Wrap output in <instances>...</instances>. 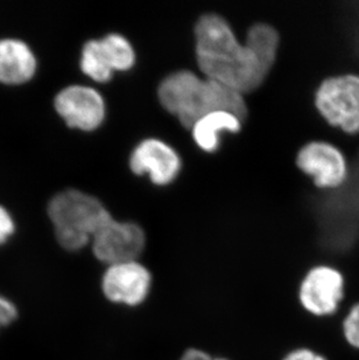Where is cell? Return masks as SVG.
Listing matches in <instances>:
<instances>
[{
  "label": "cell",
  "instance_id": "6da1fadb",
  "mask_svg": "<svg viewBox=\"0 0 359 360\" xmlns=\"http://www.w3.org/2000/svg\"><path fill=\"white\" fill-rule=\"evenodd\" d=\"M196 60L204 77L241 94L259 88L273 68L250 44H241L227 19L204 14L195 26Z\"/></svg>",
  "mask_w": 359,
  "mask_h": 360
},
{
  "label": "cell",
  "instance_id": "7a4b0ae2",
  "mask_svg": "<svg viewBox=\"0 0 359 360\" xmlns=\"http://www.w3.org/2000/svg\"><path fill=\"white\" fill-rule=\"evenodd\" d=\"M161 105L177 117L186 129L214 111H229L244 120L248 105L244 95L191 70H177L166 76L158 88Z\"/></svg>",
  "mask_w": 359,
  "mask_h": 360
},
{
  "label": "cell",
  "instance_id": "3957f363",
  "mask_svg": "<svg viewBox=\"0 0 359 360\" xmlns=\"http://www.w3.org/2000/svg\"><path fill=\"white\" fill-rule=\"evenodd\" d=\"M46 212L56 243L68 252L87 248L94 236L113 218L99 198L75 188L51 196Z\"/></svg>",
  "mask_w": 359,
  "mask_h": 360
},
{
  "label": "cell",
  "instance_id": "277c9868",
  "mask_svg": "<svg viewBox=\"0 0 359 360\" xmlns=\"http://www.w3.org/2000/svg\"><path fill=\"white\" fill-rule=\"evenodd\" d=\"M315 106L329 125L346 134L359 133V75L325 79L316 90Z\"/></svg>",
  "mask_w": 359,
  "mask_h": 360
},
{
  "label": "cell",
  "instance_id": "5b68a950",
  "mask_svg": "<svg viewBox=\"0 0 359 360\" xmlns=\"http://www.w3.org/2000/svg\"><path fill=\"white\" fill-rule=\"evenodd\" d=\"M103 297L115 306L138 308L149 300L153 276L139 260L106 266L101 278Z\"/></svg>",
  "mask_w": 359,
  "mask_h": 360
},
{
  "label": "cell",
  "instance_id": "8992f818",
  "mask_svg": "<svg viewBox=\"0 0 359 360\" xmlns=\"http://www.w3.org/2000/svg\"><path fill=\"white\" fill-rule=\"evenodd\" d=\"M53 108L69 129L92 132L106 120V99L89 85L70 84L58 90L53 98Z\"/></svg>",
  "mask_w": 359,
  "mask_h": 360
},
{
  "label": "cell",
  "instance_id": "52a82bcc",
  "mask_svg": "<svg viewBox=\"0 0 359 360\" xmlns=\"http://www.w3.org/2000/svg\"><path fill=\"white\" fill-rule=\"evenodd\" d=\"M145 246L146 233L140 225L115 218L108 221L90 243L92 255L106 266L139 260Z\"/></svg>",
  "mask_w": 359,
  "mask_h": 360
},
{
  "label": "cell",
  "instance_id": "ba28073f",
  "mask_svg": "<svg viewBox=\"0 0 359 360\" xmlns=\"http://www.w3.org/2000/svg\"><path fill=\"white\" fill-rule=\"evenodd\" d=\"M344 297V278L339 269L316 266L309 269L298 288V301L314 316H329L339 309Z\"/></svg>",
  "mask_w": 359,
  "mask_h": 360
},
{
  "label": "cell",
  "instance_id": "9c48e42d",
  "mask_svg": "<svg viewBox=\"0 0 359 360\" xmlns=\"http://www.w3.org/2000/svg\"><path fill=\"white\" fill-rule=\"evenodd\" d=\"M298 169L312 177L316 187L334 189L346 182L348 163L342 150L327 141H310L296 155Z\"/></svg>",
  "mask_w": 359,
  "mask_h": 360
},
{
  "label": "cell",
  "instance_id": "30bf717a",
  "mask_svg": "<svg viewBox=\"0 0 359 360\" xmlns=\"http://www.w3.org/2000/svg\"><path fill=\"white\" fill-rule=\"evenodd\" d=\"M129 162L133 173L149 174V179L156 186L172 184L182 167L177 150L156 138L141 140L132 150Z\"/></svg>",
  "mask_w": 359,
  "mask_h": 360
},
{
  "label": "cell",
  "instance_id": "8fae6325",
  "mask_svg": "<svg viewBox=\"0 0 359 360\" xmlns=\"http://www.w3.org/2000/svg\"><path fill=\"white\" fill-rule=\"evenodd\" d=\"M37 55L25 41L0 39V84H27L37 75Z\"/></svg>",
  "mask_w": 359,
  "mask_h": 360
},
{
  "label": "cell",
  "instance_id": "7c38bea8",
  "mask_svg": "<svg viewBox=\"0 0 359 360\" xmlns=\"http://www.w3.org/2000/svg\"><path fill=\"white\" fill-rule=\"evenodd\" d=\"M244 120L229 111H214L201 117L191 126V134L197 146L204 152H215L220 146L222 132L237 133Z\"/></svg>",
  "mask_w": 359,
  "mask_h": 360
},
{
  "label": "cell",
  "instance_id": "4fadbf2b",
  "mask_svg": "<svg viewBox=\"0 0 359 360\" xmlns=\"http://www.w3.org/2000/svg\"><path fill=\"white\" fill-rule=\"evenodd\" d=\"M99 42L112 72H127L136 65V51L124 35L110 33L99 39Z\"/></svg>",
  "mask_w": 359,
  "mask_h": 360
},
{
  "label": "cell",
  "instance_id": "5bb4252c",
  "mask_svg": "<svg viewBox=\"0 0 359 360\" xmlns=\"http://www.w3.org/2000/svg\"><path fill=\"white\" fill-rule=\"evenodd\" d=\"M80 68L85 76L97 83H106L112 79L113 72L104 58L99 39H92L83 44Z\"/></svg>",
  "mask_w": 359,
  "mask_h": 360
},
{
  "label": "cell",
  "instance_id": "9a60e30c",
  "mask_svg": "<svg viewBox=\"0 0 359 360\" xmlns=\"http://www.w3.org/2000/svg\"><path fill=\"white\" fill-rule=\"evenodd\" d=\"M343 333L348 343L359 350V303L351 308L343 322Z\"/></svg>",
  "mask_w": 359,
  "mask_h": 360
},
{
  "label": "cell",
  "instance_id": "2e32d148",
  "mask_svg": "<svg viewBox=\"0 0 359 360\" xmlns=\"http://www.w3.org/2000/svg\"><path fill=\"white\" fill-rule=\"evenodd\" d=\"M17 231V224L13 216L6 207L0 204V250L13 238Z\"/></svg>",
  "mask_w": 359,
  "mask_h": 360
},
{
  "label": "cell",
  "instance_id": "e0dca14e",
  "mask_svg": "<svg viewBox=\"0 0 359 360\" xmlns=\"http://www.w3.org/2000/svg\"><path fill=\"white\" fill-rule=\"evenodd\" d=\"M18 319V308L12 301L0 295V329L10 326Z\"/></svg>",
  "mask_w": 359,
  "mask_h": 360
},
{
  "label": "cell",
  "instance_id": "ac0fdd59",
  "mask_svg": "<svg viewBox=\"0 0 359 360\" xmlns=\"http://www.w3.org/2000/svg\"><path fill=\"white\" fill-rule=\"evenodd\" d=\"M179 360H230L225 357H218L214 356L210 352L200 349V347H189L186 351H183L182 354L180 356Z\"/></svg>",
  "mask_w": 359,
  "mask_h": 360
},
{
  "label": "cell",
  "instance_id": "d6986e66",
  "mask_svg": "<svg viewBox=\"0 0 359 360\" xmlns=\"http://www.w3.org/2000/svg\"><path fill=\"white\" fill-rule=\"evenodd\" d=\"M282 360H327L323 356L308 347H298L288 352Z\"/></svg>",
  "mask_w": 359,
  "mask_h": 360
}]
</instances>
